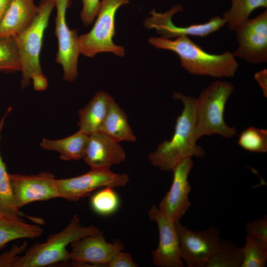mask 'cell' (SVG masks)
Masks as SVG:
<instances>
[{
  "label": "cell",
  "instance_id": "4dcf8cb0",
  "mask_svg": "<svg viewBox=\"0 0 267 267\" xmlns=\"http://www.w3.org/2000/svg\"><path fill=\"white\" fill-rule=\"evenodd\" d=\"M108 267H137L138 265L132 258L131 254L123 252L118 253L107 265Z\"/></svg>",
  "mask_w": 267,
  "mask_h": 267
},
{
  "label": "cell",
  "instance_id": "cb8c5ba5",
  "mask_svg": "<svg viewBox=\"0 0 267 267\" xmlns=\"http://www.w3.org/2000/svg\"><path fill=\"white\" fill-rule=\"evenodd\" d=\"M243 261L241 248L230 240L221 239L219 249L211 258L206 267H241Z\"/></svg>",
  "mask_w": 267,
  "mask_h": 267
},
{
  "label": "cell",
  "instance_id": "f1b7e54d",
  "mask_svg": "<svg viewBox=\"0 0 267 267\" xmlns=\"http://www.w3.org/2000/svg\"><path fill=\"white\" fill-rule=\"evenodd\" d=\"M245 230L247 234L267 241V216L266 215L262 218L248 221L245 224Z\"/></svg>",
  "mask_w": 267,
  "mask_h": 267
},
{
  "label": "cell",
  "instance_id": "277c9868",
  "mask_svg": "<svg viewBox=\"0 0 267 267\" xmlns=\"http://www.w3.org/2000/svg\"><path fill=\"white\" fill-rule=\"evenodd\" d=\"M234 90V85L227 81L216 80L200 92L196 98L194 138L219 134L230 138L235 135L236 129L224 120L226 102Z\"/></svg>",
  "mask_w": 267,
  "mask_h": 267
},
{
  "label": "cell",
  "instance_id": "9c48e42d",
  "mask_svg": "<svg viewBox=\"0 0 267 267\" xmlns=\"http://www.w3.org/2000/svg\"><path fill=\"white\" fill-rule=\"evenodd\" d=\"M71 0H55L56 15L55 34L57 39L58 51L55 61L61 65L63 79L69 82L76 80L78 75V61L80 54L78 30L70 29L66 15Z\"/></svg>",
  "mask_w": 267,
  "mask_h": 267
},
{
  "label": "cell",
  "instance_id": "5b68a950",
  "mask_svg": "<svg viewBox=\"0 0 267 267\" xmlns=\"http://www.w3.org/2000/svg\"><path fill=\"white\" fill-rule=\"evenodd\" d=\"M100 232L96 226L81 225L79 218L74 216L61 231L49 236L46 241L36 243L23 255H19L13 267H43L70 260L67 247L74 241Z\"/></svg>",
  "mask_w": 267,
  "mask_h": 267
},
{
  "label": "cell",
  "instance_id": "44dd1931",
  "mask_svg": "<svg viewBox=\"0 0 267 267\" xmlns=\"http://www.w3.org/2000/svg\"><path fill=\"white\" fill-rule=\"evenodd\" d=\"M118 142H135L136 137L128 121L126 113L114 99L111 102L100 131Z\"/></svg>",
  "mask_w": 267,
  "mask_h": 267
},
{
  "label": "cell",
  "instance_id": "8992f818",
  "mask_svg": "<svg viewBox=\"0 0 267 267\" xmlns=\"http://www.w3.org/2000/svg\"><path fill=\"white\" fill-rule=\"evenodd\" d=\"M129 0H101L94 24L88 33L79 36L80 53L92 58L101 52H111L123 57L125 49L113 42L115 35V19L118 9Z\"/></svg>",
  "mask_w": 267,
  "mask_h": 267
},
{
  "label": "cell",
  "instance_id": "f546056e",
  "mask_svg": "<svg viewBox=\"0 0 267 267\" xmlns=\"http://www.w3.org/2000/svg\"><path fill=\"white\" fill-rule=\"evenodd\" d=\"M80 17L84 26L90 25L96 17L100 7V0H82Z\"/></svg>",
  "mask_w": 267,
  "mask_h": 267
},
{
  "label": "cell",
  "instance_id": "9a60e30c",
  "mask_svg": "<svg viewBox=\"0 0 267 267\" xmlns=\"http://www.w3.org/2000/svg\"><path fill=\"white\" fill-rule=\"evenodd\" d=\"M71 245L70 260L76 264H91L98 267H107L124 248V244L119 240L107 242L101 232L77 239Z\"/></svg>",
  "mask_w": 267,
  "mask_h": 267
},
{
  "label": "cell",
  "instance_id": "8fae6325",
  "mask_svg": "<svg viewBox=\"0 0 267 267\" xmlns=\"http://www.w3.org/2000/svg\"><path fill=\"white\" fill-rule=\"evenodd\" d=\"M238 47L235 57L253 64L267 61V10L248 19L236 28Z\"/></svg>",
  "mask_w": 267,
  "mask_h": 267
},
{
  "label": "cell",
  "instance_id": "ac0fdd59",
  "mask_svg": "<svg viewBox=\"0 0 267 267\" xmlns=\"http://www.w3.org/2000/svg\"><path fill=\"white\" fill-rule=\"evenodd\" d=\"M113 99L105 91L97 92L88 104L78 112L79 130L88 135L99 132Z\"/></svg>",
  "mask_w": 267,
  "mask_h": 267
},
{
  "label": "cell",
  "instance_id": "ba28073f",
  "mask_svg": "<svg viewBox=\"0 0 267 267\" xmlns=\"http://www.w3.org/2000/svg\"><path fill=\"white\" fill-rule=\"evenodd\" d=\"M129 180L127 174L114 173L110 169H90L81 176L56 181L59 197L75 202L102 187L125 186Z\"/></svg>",
  "mask_w": 267,
  "mask_h": 267
},
{
  "label": "cell",
  "instance_id": "7c38bea8",
  "mask_svg": "<svg viewBox=\"0 0 267 267\" xmlns=\"http://www.w3.org/2000/svg\"><path fill=\"white\" fill-rule=\"evenodd\" d=\"M16 207L36 201L59 198L54 176L49 172L36 175L9 174Z\"/></svg>",
  "mask_w": 267,
  "mask_h": 267
},
{
  "label": "cell",
  "instance_id": "836d02e7",
  "mask_svg": "<svg viewBox=\"0 0 267 267\" xmlns=\"http://www.w3.org/2000/svg\"><path fill=\"white\" fill-rule=\"evenodd\" d=\"M11 0H0V23L3 19Z\"/></svg>",
  "mask_w": 267,
  "mask_h": 267
},
{
  "label": "cell",
  "instance_id": "7a4b0ae2",
  "mask_svg": "<svg viewBox=\"0 0 267 267\" xmlns=\"http://www.w3.org/2000/svg\"><path fill=\"white\" fill-rule=\"evenodd\" d=\"M148 42L156 48L170 50L177 54L181 66L191 74L215 78H230L235 75L239 68L233 53L208 52L189 37L182 36L174 40L163 37H151Z\"/></svg>",
  "mask_w": 267,
  "mask_h": 267
},
{
  "label": "cell",
  "instance_id": "ffe728a7",
  "mask_svg": "<svg viewBox=\"0 0 267 267\" xmlns=\"http://www.w3.org/2000/svg\"><path fill=\"white\" fill-rule=\"evenodd\" d=\"M89 139V135L79 130L71 135L60 139L43 138L40 146L44 149L59 152L62 160H79L84 158Z\"/></svg>",
  "mask_w": 267,
  "mask_h": 267
},
{
  "label": "cell",
  "instance_id": "30bf717a",
  "mask_svg": "<svg viewBox=\"0 0 267 267\" xmlns=\"http://www.w3.org/2000/svg\"><path fill=\"white\" fill-rule=\"evenodd\" d=\"M182 10V6L179 4L173 5L169 10L163 13L153 9L150 12V16L145 19L144 26L147 29H154L161 37L172 39L182 36L204 38L219 31L225 25L222 17L215 16L205 23L184 27L176 26L172 22V17Z\"/></svg>",
  "mask_w": 267,
  "mask_h": 267
},
{
  "label": "cell",
  "instance_id": "1f68e13d",
  "mask_svg": "<svg viewBox=\"0 0 267 267\" xmlns=\"http://www.w3.org/2000/svg\"><path fill=\"white\" fill-rule=\"evenodd\" d=\"M27 243H24L21 246H13L8 252L0 255V267H12L17 258L18 254L24 251Z\"/></svg>",
  "mask_w": 267,
  "mask_h": 267
},
{
  "label": "cell",
  "instance_id": "d6986e66",
  "mask_svg": "<svg viewBox=\"0 0 267 267\" xmlns=\"http://www.w3.org/2000/svg\"><path fill=\"white\" fill-rule=\"evenodd\" d=\"M43 232L40 226L27 223L21 217L0 214V249L13 240L38 238Z\"/></svg>",
  "mask_w": 267,
  "mask_h": 267
},
{
  "label": "cell",
  "instance_id": "d6a6232c",
  "mask_svg": "<svg viewBox=\"0 0 267 267\" xmlns=\"http://www.w3.org/2000/svg\"><path fill=\"white\" fill-rule=\"evenodd\" d=\"M254 79L261 87L265 96H267V70L264 69L254 75Z\"/></svg>",
  "mask_w": 267,
  "mask_h": 267
},
{
  "label": "cell",
  "instance_id": "484cf974",
  "mask_svg": "<svg viewBox=\"0 0 267 267\" xmlns=\"http://www.w3.org/2000/svg\"><path fill=\"white\" fill-rule=\"evenodd\" d=\"M120 205V199L114 187L99 188L90 197V205L97 214L107 216L116 213Z\"/></svg>",
  "mask_w": 267,
  "mask_h": 267
},
{
  "label": "cell",
  "instance_id": "6da1fadb",
  "mask_svg": "<svg viewBox=\"0 0 267 267\" xmlns=\"http://www.w3.org/2000/svg\"><path fill=\"white\" fill-rule=\"evenodd\" d=\"M172 96L183 104V109L176 120L174 133L170 140L163 141L148 156L152 165L165 172L172 171L185 158H202L205 154L194 138L196 98L179 92H174Z\"/></svg>",
  "mask_w": 267,
  "mask_h": 267
},
{
  "label": "cell",
  "instance_id": "83f0119b",
  "mask_svg": "<svg viewBox=\"0 0 267 267\" xmlns=\"http://www.w3.org/2000/svg\"><path fill=\"white\" fill-rule=\"evenodd\" d=\"M18 50L13 38L0 39V71H21Z\"/></svg>",
  "mask_w": 267,
  "mask_h": 267
},
{
  "label": "cell",
  "instance_id": "52a82bcc",
  "mask_svg": "<svg viewBox=\"0 0 267 267\" xmlns=\"http://www.w3.org/2000/svg\"><path fill=\"white\" fill-rule=\"evenodd\" d=\"M181 257L188 267H206L213 255L219 249L220 230L212 225L206 229L194 231L175 222Z\"/></svg>",
  "mask_w": 267,
  "mask_h": 267
},
{
  "label": "cell",
  "instance_id": "603a6c76",
  "mask_svg": "<svg viewBox=\"0 0 267 267\" xmlns=\"http://www.w3.org/2000/svg\"><path fill=\"white\" fill-rule=\"evenodd\" d=\"M9 107L0 120V140L4 121L11 110ZM0 214L21 217L22 214L15 205L12 188L5 163L0 153Z\"/></svg>",
  "mask_w": 267,
  "mask_h": 267
},
{
  "label": "cell",
  "instance_id": "7402d4cb",
  "mask_svg": "<svg viewBox=\"0 0 267 267\" xmlns=\"http://www.w3.org/2000/svg\"><path fill=\"white\" fill-rule=\"evenodd\" d=\"M229 9L223 18L229 30L234 31L237 27L249 19L251 13L258 8L267 7V0H231Z\"/></svg>",
  "mask_w": 267,
  "mask_h": 267
},
{
  "label": "cell",
  "instance_id": "e0dca14e",
  "mask_svg": "<svg viewBox=\"0 0 267 267\" xmlns=\"http://www.w3.org/2000/svg\"><path fill=\"white\" fill-rule=\"evenodd\" d=\"M38 10L35 0H11L0 23V39L14 38L22 32L33 22Z\"/></svg>",
  "mask_w": 267,
  "mask_h": 267
},
{
  "label": "cell",
  "instance_id": "2e32d148",
  "mask_svg": "<svg viewBox=\"0 0 267 267\" xmlns=\"http://www.w3.org/2000/svg\"><path fill=\"white\" fill-rule=\"evenodd\" d=\"M126 152L119 142L101 132L89 135L84 161L90 169H110L123 162Z\"/></svg>",
  "mask_w": 267,
  "mask_h": 267
},
{
  "label": "cell",
  "instance_id": "d4e9b609",
  "mask_svg": "<svg viewBox=\"0 0 267 267\" xmlns=\"http://www.w3.org/2000/svg\"><path fill=\"white\" fill-rule=\"evenodd\" d=\"M243 261L241 267H264L267 262V241L246 235L241 248Z\"/></svg>",
  "mask_w": 267,
  "mask_h": 267
},
{
  "label": "cell",
  "instance_id": "4316f807",
  "mask_svg": "<svg viewBox=\"0 0 267 267\" xmlns=\"http://www.w3.org/2000/svg\"><path fill=\"white\" fill-rule=\"evenodd\" d=\"M238 144L243 149L252 152H267V130L249 127L240 134Z\"/></svg>",
  "mask_w": 267,
  "mask_h": 267
},
{
  "label": "cell",
  "instance_id": "4fadbf2b",
  "mask_svg": "<svg viewBox=\"0 0 267 267\" xmlns=\"http://www.w3.org/2000/svg\"><path fill=\"white\" fill-rule=\"evenodd\" d=\"M148 215L149 219L156 223L159 231L158 247L151 253L153 264L160 267H183L175 222L155 205L151 206Z\"/></svg>",
  "mask_w": 267,
  "mask_h": 267
},
{
  "label": "cell",
  "instance_id": "5bb4252c",
  "mask_svg": "<svg viewBox=\"0 0 267 267\" xmlns=\"http://www.w3.org/2000/svg\"><path fill=\"white\" fill-rule=\"evenodd\" d=\"M193 165L192 158H187L173 168L171 186L159 203V209L174 222L179 221L191 206L188 178Z\"/></svg>",
  "mask_w": 267,
  "mask_h": 267
},
{
  "label": "cell",
  "instance_id": "3957f363",
  "mask_svg": "<svg viewBox=\"0 0 267 267\" xmlns=\"http://www.w3.org/2000/svg\"><path fill=\"white\" fill-rule=\"evenodd\" d=\"M55 0H41L38 14L31 25L22 32L13 38L16 44L21 62V89L26 88L33 81L37 90H45L47 81L40 63L43 40L48 25Z\"/></svg>",
  "mask_w": 267,
  "mask_h": 267
}]
</instances>
